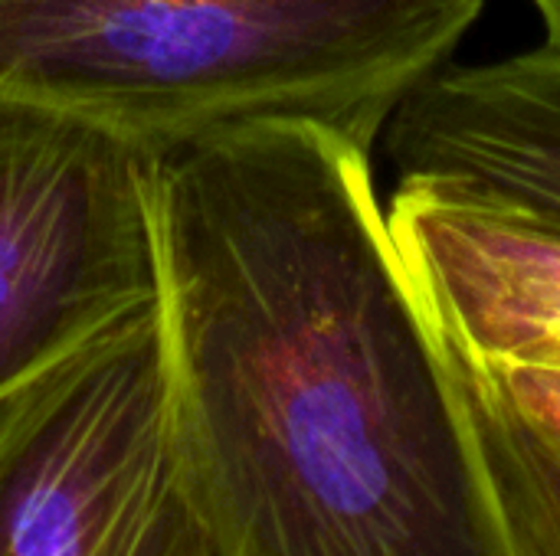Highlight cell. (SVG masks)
Listing matches in <instances>:
<instances>
[{
    "label": "cell",
    "instance_id": "5",
    "mask_svg": "<svg viewBox=\"0 0 560 556\" xmlns=\"http://www.w3.org/2000/svg\"><path fill=\"white\" fill-rule=\"evenodd\" d=\"M387 223L433 324L476 360L560 334L558 223L436 177H400Z\"/></svg>",
    "mask_w": 560,
    "mask_h": 556
},
{
    "label": "cell",
    "instance_id": "8",
    "mask_svg": "<svg viewBox=\"0 0 560 556\" xmlns=\"http://www.w3.org/2000/svg\"><path fill=\"white\" fill-rule=\"evenodd\" d=\"M512 406L560 446V370L535 364H486Z\"/></svg>",
    "mask_w": 560,
    "mask_h": 556
},
{
    "label": "cell",
    "instance_id": "7",
    "mask_svg": "<svg viewBox=\"0 0 560 556\" xmlns=\"http://www.w3.org/2000/svg\"><path fill=\"white\" fill-rule=\"evenodd\" d=\"M440 338L509 556H560V446L512 406L482 360Z\"/></svg>",
    "mask_w": 560,
    "mask_h": 556
},
{
    "label": "cell",
    "instance_id": "6",
    "mask_svg": "<svg viewBox=\"0 0 560 556\" xmlns=\"http://www.w3.org/2000/svg\"><path fill=\"white\" fill-rule=\"evenodd\" d=\"M400 177H436L560 226V49L538 46L420 82L381 134Z\"/></svg>",
    "mask_w": 560,
    "mask_h": 556
},
{
    "label": "cell",
    "instance_id": "9",
    "mask_svg": "<svg viewBox=\"0 0 560 556\" xmlns=\"http://www.w3.org/2000/svg\"><path fill=\"white\" fill-rule=\"evenodd\" d=\"M509 364H535V367L560 370V334L551 341H541L538 347H532L528 354H522L518 360H509Z\"/></svg>",
    "mask_w": 560,
    "mask_h": 556
},
{
    "label": "cell",
    "instance_id": "4",
    "mask_svg": "<svg viewBox=\"0 0 560 556\" xmlns=\"http://www.w3.org/2000/svg\"><path fill=\"white\" fill-rule=\"evenodd\" d=\"M158 151L0 92V403L158 298Z\"/></svg>",
    "mask_w": 560,
    "mask_h": 556
},
{
    "label": "cell",
    "instance_id": "2",
    "mask_svg": "<svg viewBox=\"0 0 560 556\" xmlns=\"http://www.w3.org/2000/svg\"><path fill=\"white\" fill-rule=\"evenodd\" d=\"M486 0H0V92L151 151L246 118L381 141Z\"/></svg>",
    "mask_w": 560,
    "mask_h": 556
},
{
    "label": "cell",
    "instance_id": "3",
    "mask_svg": "<svg viewBox=\"0 0 560 556\" xmlns=\"http://www.w3.org/2000/svg\"><path fill=\"white\" fill-rule=\"evenodd\" d=\"M0 556H210L174 456L158 298L0 403Z\"/></svg>",
    "mask_w": 560,
    "mask_h": 556
},
{
    "label": "cell",
    "instance_id": "1",
    "mask_svg": "<svg viewBox=\"0 0 560 556\" xmlns=\"http://www.w3.org/2000/svg\"><path fill=\"white\" fill-rule=\"evenodd\" d=\"M171 436L210 556H509L371 151L246 118L154 164Z\"/></svg>",
    "mask_w": 560,
    "mask_h": 556
},
{
    "label": "cell",
    "instance_id": "10",
    "mask_svg": "<svg viewBox=\"0 0 560 556\" xmlns=\"http://www.w3.org/2000/svg\"><path fill=\"white\" fill-rule=\"evenodd\" d=\"M545 20V46L560 49V0H532Z\"/></svg>",
    "mask_w": 560,
    "mask_h": 556
}]
</instances>
